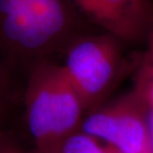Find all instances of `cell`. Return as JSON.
Wrapping results in <instances>:
<instances>
[{
	"label": "cell",
	"instance_id": "obj_7",
	"mask_svg": "<svg viewBox=\"0 0 153 153\" xmlns=\"http://www.w3.org/2000/svg\"><path fill=\"white\" fill-rule=\"evenodd\" d=\"M54 153H116L114 149L93 135L79 129L67 136Z\"/></svg>",
	"mask_w": 153,
	"mask_h": 153
},
{
	"label": "cell",
	"instance_id": "obj_10",
	"mask_svg": "<svg viewBox=\"0 0 153 153\" xmlns=\"http://www.w3.org/2000/svg\"><path fill=\"white\" fill-rule=\"evenodd\" d=\"M31 153H54V152H51V151H43V150H39V149H35L34 151L31 152Z\"/></svg>",
	"mask_w": 153,
	"mask_h": 153
},
{
	"label": "cell",
	"instance_id": "obj_5",
	"mask_svg": "<svg viewBox=\"0 0 153 153\" xmlns=\"http://www.w3.org/2000/svg\"><path fill=\"white\" fill-rule=\"evenodd\" d=\"M88 24L121 39L131 47L143 46L153 21V0H71Z\"/></svg>",
	"mask_w": 153,
	"mask_h": 153
},
{
	"label": "cell",
	"instance_id": "obj_9",
	"mask_svg": "<svg viewBox=\"0 0 153 153\" xmlns=\"http://www.w3.org/2000/svg\"><path fill=\"white\" fill-rule=\"evenodd\" d=\"M14 85L6 78V76L0 71V117L3 112V103L7 100Z\"/></svg>",
	"mask_w": 153,
	"mask_h": 153
},
{
	"label": "cell",
	"instance_id": "obj_4",
	"mask_svg": "<svg viewBox=\"0 0 153 153\" xmlns=\"http://www.w3.org/2000/svg\"><path fill=\"white\" fill-rule=\"evenodd\" d=\"M149 108L132 88L85 114L81 129L118 153L153 151Z\"/></svg>",
	"mask_w": 153,
	"mask_h": 153
},
{
	"label": "cell",
	"instance_id": "obj_3",
	"mask_svg": "<svg viewBox=\"0 0 153 153\" xmlns=\"http://www.w3.org/2000/svg\"><path fill=\"white\" fill-rule=\"evenodd\" d=\"M28 131L36 149L53 152L70 134L81 129L87 111L57 59L32 67L24 82Z\"/></svg>",
	"mask_w": 153,
	"mask_h": 153
},
{
	"label": "cell",
	"instance_id": "obj_2",
	"mask_svg": "<svg viewBox=\"0 0 153 153\" xmlns=\"http://www.w3.org/2000/svg\"><path fill=\"white\" fill-rule=\"evenodd\" d=\"M116 36L100 30L79 35L58 58L79 94L87 112L108 102L129 75H133L140 52Z\"/></svg>",
	"mask_w": 153,
	"mask_h": 153
},
{
	"label": "cell",
	"instance_id": "obj_8",
	"mask_svg": "<svg viewBox=\"0 0 153 153\" xmlns=\"http://www.w3.org/2000/svg\"><path fill=\"white\" fill-rule=\"evenodd\" d=\"M0 153H24L7 133L0 132Z\"/></svg>",
	"mask_w": 153,
	"mask_h": 153
},
{
	"label": "cell",
	"instance_id": "obj_6",
	"mask_svg": "<svg viewBox=\"0 0 153 153\" xmlns=\"http://www.w3.org/2000/svg\"><path fill=\"white\" fill-rule=\"evenodd\" d=\"M137 68L133 74V88L143 97L149 111H153V21Z\"/></svg>",
	"mask_w": 153,
	"mask_h": 153
},
{
	"label": "cell",
	"instance_id": "obj_1",
	"mask_svg": "<svg viewBox=\"0 0 153 153\" xmlns=\"http://www.w3.org/2000/svg\"><path fill=\"white\" fill-rule=\"evenodd\" d=\"M91 30L71 0H0V71L13 85L25 82L32 67L58 60L72 40Z\"/></svg>",
	"mask_w": 153,
	"mask_h": 153
},
{
	"label": "cell",
	"instance_id": "obj_11",
	"mask_svg": "<svg viewBox=\"0 0 153 153\" xmlns=\"http://www.w3.org/2000/svg\"><path fill=\"white\" fill-rule=\"evenodd\" d=\"M116 153H118V152H116ZM148 153H153V151H151V152H148Z\"/></svg>",
	"mask_w": 153,
	"mask_h": 153
}]
</instances>
